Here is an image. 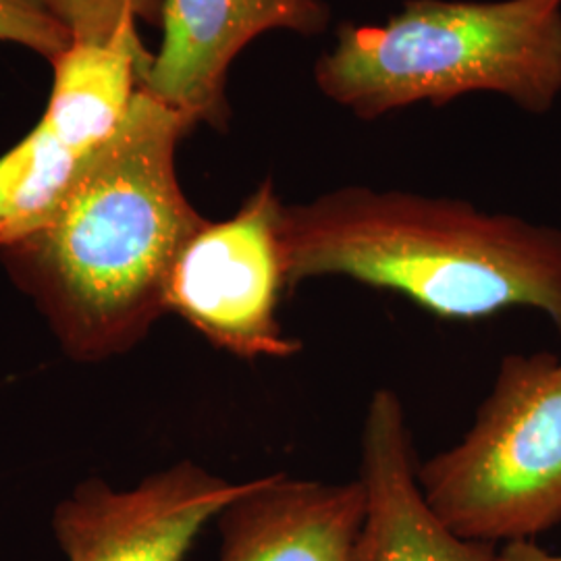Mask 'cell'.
Masks as SVG:
<instances>
[{
  "label": "cell",
  "mask_w": 561,
  "mask_h": 561,
  "mask_svg": "<svg viewBox=\"0 0 561 561\" xmlns=\"http://www.w3.org/2000/svg\"><path fill=\"white\" fill-rule=\"evenodd\" d=\"M194 125L138 90L125 119L48 221L0 248L15 287L71 360L131 352L167 314V280L204 217L175 154Z\"/></svg>",
  "instance_id": "1"
},
{
  "label": "cell",
  "mask_w": 561,
  "mask_h": 561,
  "mask_svg": "<svg viewBox=\"0 0 561 561\" xmlns=\"http://www.w3.org/2000/svg\"><path fill=\"white\" fill-rule=\"evenodd\" d=\"M291 291L345 277L396 291L449 321L541 310L561 333V229L472 202L341 185L285 206Z\"/></svg>",
  "instance_id": "2"
},
{
  "label": "cell",
  "mask_w": 561,
  "mask_h": 561,
  "mask_svg": "<svg viewBox=\"0 0 561 561\" xmlns=\"http://www.w3.org/2000/svg\"><path fill=\"white\" fill-rule=\"evenodd\" d=\"M312 76L362 121L482 92L545 115L561 94V0H405L382 23H341Z\"/></svg>",
  "instance_id": "3"
},
{
  "label": "cell",
  "mask_w": 561,
  "mask_h": 561,
  "mask_svg": "<svg viewBox=\"0 0 561 561\" xmlns=\"http://www.w3.org/2000/svg\"><path fill=\"white\" fill-rule=\"evenodd\" d=\"M416 477L431 510L470 541H535L561 522V358L505 356L468 433Z\"/></svg>",
  "instance_id": "4"
},
{
  "label": "cell",
  "mask_w": 561,
  "mask_h": 561,
  "mask_svg": "<svg viewBox=\"0 0 561 561\" xmlns=\"http://www.w3.org/2000/svg\"><path fill=\"white\" fill-rule=\"evenodd\" d=\"M285 202L264 180L225 221H204L173 262L167 314H178L217 350L243 360H285L304 343L283 331L289 287Z\"/></svg>",
  "instance_id": "5"
},
{
  "label": "cell",
  "mask_w": 561,
  "mask_h": 561,
  "mask_svg": "<svg viewBox=\"0 0 561 561\" xmlns=\"http://www.w3.org/2000/svg\"><path fill=\"white\" fill-rule=\"evenodd\" d=\"M152 53L138 30L108 44L76 42L53 60L41 123L0 157V248L48 221L125 119Z\"/></svg>",
  "instance_id": "6"
},
{
  "label": "cell",
  "mask_w": 561,
  "mask_h": 561,
  "mask_svg": "<svg viewBox=\"0 0 561 561\" xmlns=\"http://www.w3.org/2000/svg\"><path fill=\"white\" fill-rule=\"evenodd\" d=\"M248 484L225 481L192 461L159 470L127 491L88 479L57 505L53 530L67 561H185L202 530Z\"/></svg>",
  "instance_id": "7"
},
{
  "label": "cell",
  "mask_w": 561,
  "mask_h": 561,
  "mask_svg": "<svg viewBox=\"0 0 561 561\" xmlns=\"http://www.w3.org/2000/svg\"><path fill=\"white\" fill-rule=\"evenodd\" d=\"M331 25L324 0H162V41L140 88L194 127H225V85L241 50L262 34L321 36Z\"/></svg>",
  "instance_id": "8"
},
{
  "label": "cell",
  "mask_w": 561,
  "mask_h": 561,
  "mask_svg": "<svg viewBox=\"0 0 561 561\" xmlns=\"http://www.w3.org/2000/svg\"><path fill=\"white\" fill-rule=\"evenodd\" d=\"M412 428L393 389H377L362 426L366 514L354 561H497V545L456 535L424 500Z\"/></svg>",
  "instance_id": "9"
},
{
  "label": "cell",
  "mask_w": 561,
  "mask_h": 561,
  "mask_svg": "<svg viewBox=\"0 0 561 561\" xmlns=\"http://www.w3.org/2000/svg\"><path fill=\"white\" fill-rule=\"evenodd\" d=\"M366 514L360 479H254L219 518V561H354Z\"/></svg>",
  "instance_id": "10"
},
{
  "label": "cell",
  "mask_w": 561,
  "mask_h": 561,
  "mask_svg": "<svg viewBox=\"0 0 561 561\" xmlns=\"http://www.w3.org/2000/svg\"><path fill=\"white\" fill-rule=\"evenodd\" d=\"M60 23L81 44H108L138 21L161 23L162 0H46Z\"/></svg>",
  "instance_id": "11"
},
{
  "label": "cell",
  "mask_w": 561,
  "mask_h": 561,
  "mask_svg": "<svg viewBox=\"0 0 561 561\" xmlns=\"http://www.w3.org/2000/svg\"><path fill=\"white\" fill-rule=\"evenodd\" d=\"M0 41L21 44L50 62L76 44L46 0H0Z\"/></svg>",
  "instance_id": "12"
},
{
  "label": "cell",
  "mask_w": 561,
  "mask_h": 561,
  "mask_svg": "<svg viewBox=\"0 0 561 561\" xmlns=\"http://www.w3.org/2000/svg\"><path fill=\"white\" fill-rule=\"evenodd\" d=\"M497 561H561V553H551L535 541H512L500 545Z\"/></svg>",
  "instance_id": "13"
}]
</instances>
